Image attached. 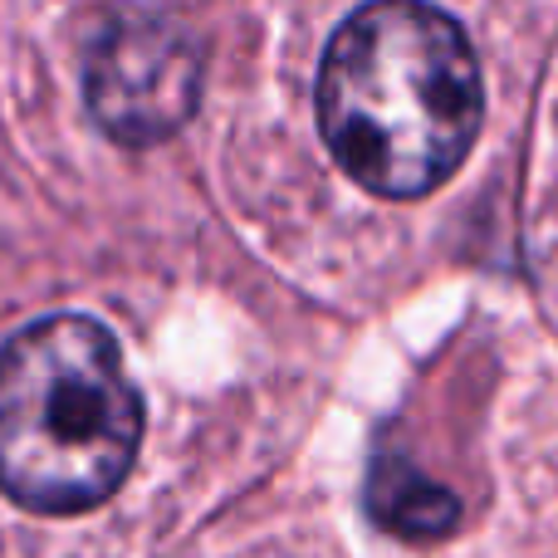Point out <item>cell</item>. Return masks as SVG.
<instances>
[{"label": "cell", "instance_id": "1", "mask_svg": "<svg viewBox=\"0 0 558 558\" xmlns=\"http://www.w3.org/2000/svg\"><path fill=\"white\" fill-rule=\"evenodd\" d=\"M485 113L481 64L446 10L363 5L318 64V133L373 196L412 202L465 162Z\"/></svg>", "mask_w": 558, "mask_h": 558}, {"label": "cell", "instance_id": "2", "mask_svg": "<svg viewBox=\"0 0 558 558\" xmlns=\"http://www.w3.org/2000/svg\"><path fill=\"white\" fill-rule=\"evenodd\" d=\"M143 402L104 324L54 314L0 348V490L45 514L94 510L123 485Z\"/></svg>", "mask_w": 558, "mask_h": 558}, {"label": "cell", "instance_id": "3", "mask_svg": "<svg viewBox=\"0 0 558 558\" xmlns=\"http://www.w3.org/2000/svg\"><path fill=\"white\" fill-rule=\"evenodd\" d=\"M84 98L108 137L123 147L162 143L196 113L202 45L172 15L118 10L104 20L84 59Z\"/></svg>", "mask_w": 558, "mask_h": 558}, {"label": "cell", "instance_id": "4", "mask_svg": "<svg viewBox=\"0 0 558 558\" xmlns=\"http://www.w3.org/2000/svg\"><path fill=\"white\" fill-rule=\"evenodd\" d=\"M363 500L387 534L412 544L441 539L461 520V500L446 485H436L432 475H422L412 461H402V456H377L373 471H367Z\"/></svg>", "mask_w": 558, "mask_h": 558}]
</instances>
